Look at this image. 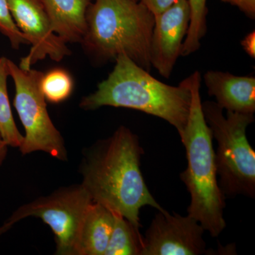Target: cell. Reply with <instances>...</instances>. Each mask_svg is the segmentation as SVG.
<instances>
[{
    "instance_id": "7",
    "label": "cell",
    "mask_w": 255,
    "mask_h": 255,
    "mask_svg": "<svg viewBox=\"0 0 255 255\" xmlns=\"http://www.w3.org/2000/svg\"><path fill=\"white\" fill-rule=\"evenodd\" d=\"M92 202L82 185L57 191L18 208L0 227V236L18 221L34 216L49 226L54 233L57 255H75L79 231Z\"/></svg>"
},
{
    "instance_id": "12",
    "label": "cell",
    "mask_w": 255,
    "mask_h": 255,
    "mask_svg": "<svg viewBox=\"0 0 255 255\" xmlns=\"http://www.w3.org/2000/svg\"><path fill=\"white\" fill-rule=\"evenodd\" d=\"M52 28L65 43H82L90 0H41Z\"/></svg>"
},
{
    "instance_id": "17",
    "label": "cell",
    "mask_w": 255,
    "mask_h": 255,
    "mask_svg": "<svg viewBox=\"0 0 255 255\" xmlns=\"http://www.w3.org/2000/svg\"><path fill=\"white\" fill-rule=\"evenodd\" d=\"M73 80L68 71L61 68L53 69L42 76L40 87L46 100L59 104L71 95Z\"/></svg>"
},
{
    "instance_id": "20",
    "label": "cell",
    "mask_w": 255,
    "mask_h": 255,
    "mask_svg": "<svg viewBox=\"0 0 255 255\" xmlns=\"http://www.w3.org/2000/svg\"><path fill=\"white\" fill-rule=\"evenodd\" d=\"M236 6L251 19L255 18V0H220Z\"/></svg>"
},
{
    "instance_id": "6",
    "label": "cell",
    "mask_w": 255,
    "mask_h": 255,
    "mask_svg": "<svg viewBox=\"0 0 255 255\" xmlns=\"http://www.w3.org/2000/svg\"><path fill=\"white\" fill-rule=\"evenodd\" d=\"M8 65L15 86L14 106L26 132L20 150L23 155L43 151L65 160L67 152L63 137L50 118L40 87L43 73L32 68L23 70L9 59Z\"/></svg>"
},
{
    "instance_id": "22",
    "label": "cell",
    "mask_w": 255,
    "mask_h": 255,
    "mask_svg": "<svg viewBox=\"0 0 255 255\" xmlns=\"http://www.w3.org/2000/svg\"><path fill=\"white\" fill-rule=\"evenodd\" d=\"M8 145L6 142L3 141L0 142V166L2 164L3 161L6 157L7 153Z\"/></svg>"
},
{
    "instance_id": "4",
    "label": "cell",
    "mask_w": 255,
    "mask_h": 255,
    "mask_svg": "<svg viewBox=\"0 0 255 255\" xmlns=\"http://www.w3.org/2000/svg\"><path fill=\"white\" fill-rule=\"evenodd\" d=\"M154 23V15L138 0H95L87 9L81 43L97 61L115 60L125 54L150 72Z\"/></svg>"
},
{
    "instance_id": "5",
    "label": "cell",
    "mask_w": 255,
    "mask_h": 255,
    "mask_svg": "<svg viewBox=\"0 0 255 255\" xmlns=\"http://www.w3.org/2000/svg\"><path fill=\"white\" fill-rule=\"evenodd\" d=\"M202 110L213 138L218 144L215 152L219 187L225 197L255 196V152L248 142L247 128L254 114L226 111L216 102L206 101Z\"/></svg>"
},
{
    "instance_id": "2",
    "label": "cell",
    "mask_w": 255,
    "mask_h": 255,
    "mask_svg": "<svg viewBox=\"0 0 255 255\" xmlns=\"http://www.w3.org/2000/svg\"><path fill=\"white\" fill-rule=\"evenodd\" d=\"M116 65L97 90L82 99L80 107L95 110L102 107L131 109L159 117L182 135L190 111L189 76L178 86H171L152 77L125 54L115 59Z\"/></svg>"
},
{
    "instance_id": "15",
    "label": "cell",
    "mask_w": 255,
    "mask_h": 255,
    "mask_svg": "<svg viewBox=\"0 0 255 255\" xmlns=\"http://www.w3.org/2000/svg\"><path fill=\"white\" fill-rule=\"evenodd\" d=\"M9 59L0 57V132L8 146L20 147L23 136L15 124L7 91V79L9 77Z\"/></svg>"
},
{
    "instance_id": "16",
    "label": "cell",
    "mask_w": 255,
    "mask_h": 255,
    "mask_svg": "<svg viewBox=\"0 0 255 255\" xmlns=\"http://www.w3.org/2000/svg\"><path fill=\"white\" fill-rule=\"evenodd\" d=\"M207 0H188L190 19L187 36L183 43L182 56H187L199 50L201 46V40L205 36L207 31L206 16L208 9Z\"/></svg>"
},
{
    "instance_id": "9",
    "label": "cell",
    "mask_w": 255,
    "mask_h": 255,
    "mask_svg": "<svg viewBox=\"0 0 255 255\" xmlns=\"http://www.w3.org/2000/svg\"><path fill=\"white\" fill-rule=\"evenodd\" d=\"M204 229L187 215L158 211L143 237L142 255H199L206 253Z\"/></svg>"
},
{
    "instance_id": "14",
    "label": "cell",
    "mask_w": 255,
    "mask_h": 255,
    "mask_svg": "<svg viewBox=\"0 0 255 255\" xmlns=\"http://www.w3.org/2000/svg\"><path fill=\"white\" fill-rule=\"evenodd\" d=\"M114 212V211H113ZM114 213V224L105 255H142L143 237L140 228Z\"/></svg>"
},
{
    "instance_id": "10",
    "label": "cell",
    "mask_w": 255,
    "mask_h": 255,
    "mask_svg": "<svg viewBox=\"0 0 255 255\" xmlns=\"http://www.w3.org/2000/svg\"><path fill=\"white\" fill-rule=\"evenodd\" d=\"M150 44V60L164 78H169L182 54L190 19L188 0H178L163 12L155 15Z\"/></svg>"
},
{
    "instance_id": "1",
    "label": "cell",
    "mask_w": 255,
    "mask_h": 255,
    "mask_svg": "<svg viewBox=\"0 0 255 255\" xmlns=\"http://www.w3.org/2000/svg\"><path fill=\"white\" fill-rule=\"evenodd\" d=\"M144 154L138 137L125 127L99 142L83 169L81 185L92 201L124 216L141 227L140 210L161 207L146 185L140 170Z\"/></svg>"
},
{
    "instance_id": "11",
    "label": "cell",
    "mask_w": 255,
    "mask_h": 255,
    "mask_svg": "<svg viewBox=\"0 0 255 255\" xmlns=\"http://www.w3.org/2000/svg\"><path fill=\"white\" fill-rule=\"evenodd\" d=\"M210 96L223 110L242 114L255 112V78L209 70L204 75Z\"/></svg>"
},
{
    "instance_id": "21",
    "label": "cell",
    "mask_w": 255,
    "mask_h": 255,
    "mask_svg": "<svg viewBox=\"0 0 255 255\" xmlns=\"http://www.w3.org/2000/svg\"><path fill=\"white\" fill-rule=\"evenodd\" d=\"M241 46L253 59L255 58V31L247 34L241 41Z\"/></svg>"
},
{
    "instance_id": "13",
    "label": "cell",
    "mask_w": 255,
    "mask_h": 255,
    "mask_svg": "<svg viewBox=\"0 0 255 255\" xmlns=\"http://www.w3.org/2000/svg\"><path fill=\"white\" fill-rule=\"evenodd\" d=\"M114 224L113 211L93 201L80 226L75 255H105Z\"/></svg>"
},
{
    "instance_id": "3",
    "label": "cell",
    "mask_w": 255,
    "mask_h": 255,
    "mask_svg": "<svg viewBox=\"0 0 255 255\" xmlns=\"http://www.w3.org/2000/svg\"><path fill=\"white\" fill-rule=\"evenodd\" d=\"M191 102L185 130L180 138L187 152V168L180 174L190 194L188 215L200 223L212 237L226 227V197L219 187L213 136L202 110L199 71L189 75Z\"/></svg>"
},
{
    "instance_id": "19",
    "label": "cell",
    "mask_w": 255,
    "mask_h": 255,
    "mask_svg": "<svg viewBox=\"0 0 255 255\" xmlns=\"http://www.w3.org/2000/svg\"><path fill=\"white\" fill-rule=\"evenodd\" d=\"M154 16L163 12L178 0H138Z\"/></svg>"
},
{
    "instance_id": "18",
    "label": "cell",
    "mask_w": 255,
    "mask_h": 255,
    "mask_svg": "<svg viewBox=\"0 0 255 255\" xmlns=\"http://www.w3.org/2000/svg\"><path fill=\"white\" fill-rule=\"evenodd\" d=\"M0 33L9 40L11 46L18 49L27 40L16 26L10 13L7 0H0Z\"/></svg>"
},
{
    "instance_id": "23",
    "label": "cell",
    "mask_w": 255,
    "mask_h": 255,
    "mask_svg": "<svg viewBox=\"0 0 255 255\" xmlns=\"http://www.w3.org/2000/svg\"><path fill=\"white\" fill-rule=\"evenodd\" d=\"M4 140H2V137H1V132H0V142H3Z\"/></svg>"
},
{
    "instance_id": "8",
    "label": "cell",
    "mask_w": 255,
    "mask_h": 255,
    "mask_svg": "<svg viewBox=\"0 0 255 255\" xmlns=\"http://www.w3.org/2000/svg\"><path fill=\"white\" fill-rule=\"evenodd\" d=\"M10 13L19 31L31 45L18 67L28 70L46 57L60 62L70 55L67 43L55 34L41 0H7Z\"/></svg>"
}]
</instances>
